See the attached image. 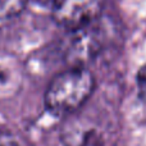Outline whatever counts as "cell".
Instances as JSON below:
<instances>
[{"instance_id":"obj_3","label":"cell","mask_w":146,"mask_h":146,"mask_svg":"<svg viewBox=\"0 0 146 146\" xmlns=\"http://www.w3.org/2000/svg\"><path fill=\"white\" fill-rule=\"evenodd\" d=\"M104 0H60L51 10L55 23L68 31L101 17Z\"/></svg>"},{"instance_id":"obj_6","label":"cell","mask_w":146,"mask_h":146,"mask_svg":"<svg viewBox=\"0 0 146 146\" xmlns=\"http://www.w3.org/2000/svg\"><path fill=\"white\" fill-rule=\"evenodd\" d=\"M136 88L139 99L146 104V63L136 73Z\"/></svg>"},{"instance_id":"obj_7","label":"cell","mask_w":146,"mask_h":146,"mask_svg":"<svg viewBox=\"0 0 146 146\" xmlns=\"http://www.w3.org/2000/svg\"><path fill=\"white\" fill-rule=\"evenodd\" d=\"M0 146H26L25 140L10 131H0Z\"/></svg>"},{"instance_id":"obj_1","label":"cell","mask_w":146,"mask_h":146,"mask_svg":"<svg viewBox=\"0 0 146 146\" xmlns=\"http://www.w3.org/2000/svg\"><path fill=\"white\" fill-rule=\"evenodd\" d=\"M94 90L95 78L87 67H68L49 82L44 104L53 115H68L91 98Z\"/></svg>"},{"instance_id":"obj_4","label":"cell","mask_w":146,"mask_h":146,"mask_svg":"<svg viewBox=\"0 0 146 146\" xmlns=\"http://www.w3.org/2000/svg\"><path fill=\"white\" fill-rule=\"evenodd\" d=\"M25 68L15 55L0 51V100H9L19 94Z\"/></svg>"},{"instance_id":"obj_5","label":"cell","mask_w":146,"mask_h":146,"mask_svg":"<svg viewBox=\"0 0 146 146\" xmlns=\"http://www.w3.org/2000/svg\"><path fill=\"white\" fill-rule=\"evenodd\" d=\"M30 0H0V22L19 15Z\"/></svg>"},{"instance_id":"obj_8","label":"cell","mask_w":146,"mask_h":146,"mask_svg":"<svg viewBox=\"0 0 146 146\" xmlns=\"http://www.w3.org/2000/svg\"><path fill=\"white\" fill-rule=\"evenodd\" d=\"M59 1H60V0H35V3H37L38 5H41V7H44V8H48L49 10H53L54 7H55Z\"/></svg>"},{"instance_id":"obj_2","label":"cell","mask_w":146,"mask_h":146,"mask_svg":"<svg viewBox=\"0 0 146 146\" xmlns=\"http://www.w3.org/2000/svg\"><path fill=\"white\" fill-rule=\"evenodd\" d=\"M106 42V31L100 18L69 31L63 46V58L69 67H86L95 60Z\"/></svg>"}]
</instances>
